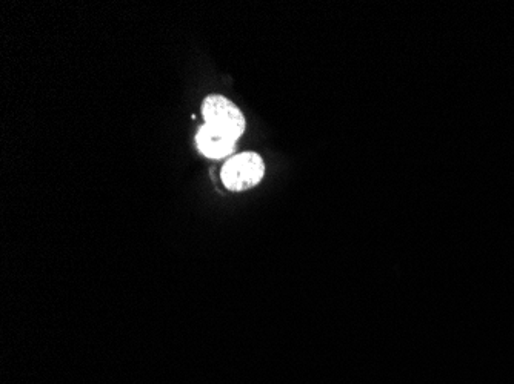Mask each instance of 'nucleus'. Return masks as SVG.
<instances>
[{
	"instance_id": "f257e3e1",
	"label": "nucleus",
	"mask_w": 514,
	"mask_h": 384,
	"mask_svg": "<svg viewBox=\"0 0 514 384\" xmlns=\"http://www.w3.org/2000/svg\"><path fill=\"white\" fill-rule=\"evenodd\" d=\"M265 165L256 153H242L231 157L222 168V182L230 191H247L261 182Z\"/></svg>"
},
{
	"instance_id": "f03ea898",
	"label": "nucleus",
	"mask_w": 514,
	"mask_h": 384,
	"mask_svg": "<svg viewBox=\"0 0 514 384\" xmlns=\"http://www.w3.org/2000/svg\"><path fill=\"white\" fill-rule=\"evenodd\" d=\"M202 116H204L207 125L228 131L237 139L244 134V114L231 100L225 99L224 96H217V94L208 96L202 103Z\"/></svg>"
},
{
	"instance_id": "7ed1b4c3",
	"label": "nucleus",
	"mask_w": 514,
	"mask_h": 384,
	"mask_svg": "<svg viewBox=\"0 0 514 384\" xmlns=\"http://www.w3.org/2000/svg\"><path fill=\"white\" fill-rule=\"evenodd\" d=\"M237 137L228 131L216 128V126H201V130L197 133V148L208 159H222L233 153L234 145H236Z\"/></svg>"
}]
</instances>
